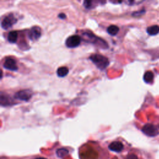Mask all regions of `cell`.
Listing matches in <instances>:
<instances>
[{
    "instance_id": "cell-1",
    "label": "cell",
    "mask_w": 159,
    "mask_h": 159,
    "mask_svg": "<svg viewBox=\"0 0 159 159\" xmlns=\"http://www.w3.org/2000/svg\"><path fill=\"white\" fill-rule=\"evenodd\" d=\"M89 59L101 70L106 69L109 64L108 58L101 54H93L89 57Z\"/></svg>"
},
{
    "instance_id": "cell-2",
    "label": "cell",
    "mask_w": 159,
    "mask_h": 159,
    "mask_svg": "<svg viewBox=\"0 0 159 159\" xmlns=\"http://www.w3.org/2000/svg\"><path fill=\"white\" fill-rule=\"evenodd\" d=\"M33 93L30 89H22L14 95L15 99L19 100L21 101H28L32 97Z\"/></svg>"
},
{
    "instance_id": "cell-3",
    "label": "cell",
    "mask_w": 159,
    "mask_h": 159,
    "mask_svg": "<svg viewBox=\"0 0 159 159\" xmlns=\"http://www.w3.org/2000/svg\"><path fill=\"white\" fill-rule=\"evenodd\" d=\"M142 131L149 137H155L158 134L157 127L152 124H147L143 126L142 129Z\"/></svg>"
},
{
    "instance_id": "cell-4",
    "label": "cell",
    "mask_w": 159,
    "mask_h": 159,
    "mask_svg": "<svg viewBox=\"0 0 159 159\" xmlns=\"http://www.w3.org/2000/svg\"><path fill=\"white\" fill-rule=\"evenodd\" d=\"M17 22V19L13 14H10L9 16L5 17L1 22V27L4 30H7L11 28L13 24Z\"/></svg>"
},
{
    "instance_id": "cell-5",
    "label": "cell",
    "mask_w": 159,
    "mask_h": 159,
    "mask_svg": "<svg viewBox=\"0 0 159 159\" xmlns=\"http://www.w3.org/2000/svg\"><path fill=\"white\" fill-rule=\"evenodd\" d=\"M81 38L79 35H73L68 38L65 42V44L67 47L75 48L78 47L80 44Z\"/></svg>"
},
{
    "instance_id": "cell-6",
    "label": "cell",
    "mask_w": 159,
    "mask_h": 159,
    "mask_svg": "<svg viewBox=\"0 0 159 159\" xmlns=\"http://www.w3.org/2000/svg\"><path fill=\"white\" fill-rule=\"evenodd\" d=\"M83 39H85L86 41H88V42H90V43L96 44L97 42H99L104 45H108L104 41H103L102 39H100V38H98V37L95 36L94 34H92L90 33H83Z\"/></svg>"
},
{
    "instance_id": "cell-7",
    "label": "cell",
    "mask_w": 159,
    "mask_h": 159,
    "mask_svg": "<svg viewBox=\"0 0 159 159\" xmlns=\"http://www.w3.org/2000/svg\"><path fill=\"white\" fill-rule=\"evenodd\" d=\"M3 67L5 69L10 71H17L18 67L15 60L11 58H7L5 60L3 64Z\"/></svg>"
},
{
    "instance_id": "cell-8",
    "label": "cell",
    "mask_w": 159,
    "mask_h": 159,
    "mask_svg": "<svg viewBox=\"0 0 159 159\" xmlns=\"http://www.w3.org/2000/svg\"><path fill=\"white\" fill-rule=\"evenodd\" d=\"M0 102L2 106H8L14 104L13 98L3 92L1 93V96H0Z\"/></svg>"
},
{
    "instance_id": "cell-9",
    "label": "cell",
    "mask_w": 159,
    "mask_h": 159,
    "mask_svg": "<svg viewBox=\"0 0 159 159\" xmlns=\"http://www.w3.org/2000/svg\"><path fill=\"white\" fill-rule=\"evenodd\" d=\"M41 35V31L39 27H33L30 30L29 33V37L31 41H36L40 38Z\"/></svg>"
},
{
    "instance_id": "cell-10",
    "label": "cell",
    "mask_w": 159,
    "mask_h": 159,
    "mask_svg": "<svg viewBox=\"0 0 159 159\" xmlns=\"http://www.w3.org/2000/svg\"><path fill=\"white\" fill-rule=\"evenodd\" d=\"M110 150L115 152H121L124 149V145L119 141H115L111 142L108 146Z\"/></svg>"
},
{
    "instance_id": "cell-11",
    "label": "cell",
    "mask_w": 159,
    "mask_h": 159,
    "mask_svg": "<svg viewBox=\"0 0 159 159\" xmlns=\"http://www.w3.org/2000/svg\"><path fill=\"white\" fill-rule=\"evenodd\" d=\"M106 3V0H84V6L87 9H92L98 4H104Z\"/></svg>"
},
{
    "instance_id": "cell-12",
    "label": "cell",
    "mask_w": 159,
    "mask_h": 159,
    "mask_svg": "<svg viewBox=\"0 0 159 159\" xmlns=\"http://www.w3.org/2000/svg\"><path fill=\"white\" fill-rule=\"evenodd\" d=\"M69 70L66 67H61L58 68L57 71V74L58 75V77L63 78L66 77L67 75L69 74Z\"/></svg>"
},
{
    "instance_id": "cell-13",
    "label": "cell",
    "mask_w": 159,
    "mask_h": 159,
    "mask_svg": "<svg viewBox=\"0 0 159 159\" xmlns=\"http://www.w3.org/2000/svg\"><path fill=\"white\" fill-rule=\"evenodd\" d=\"M154 75L152 72L147 71L143 75V80L147 83H152L154 81Z\"/></svg>"
},
{
    "instance_id": "cell-14",
    "label": "cell",
    "mask_w": 159,
    "mask_h": 159,
    "mask_svg": "<svg viewBox=\"0 0 159 159\" xmlns=\"http://www.w3.org/2000/svg\"><path fill=\"white\" fill-rule=\"evenodd\" d=\"M147 32L150 35H155L159 33V26L157 25L151 26L147 27Z\"/></svg>"
},
{
    "instance_id": "cell-15",
    "label": "cell",
    "mask_w": 159,
    "mask_h": 159,
    "mask_svg": "<svg viewBox=\"0 0 159 159\" xmlns=\"http://www.w3.org/2000/svg\"><path fill=\"white\" fill-rule=\"evenodd\" d=\"M18 34L16 31H11L7 36V40L11 43H15L18 40Z\"/></svg>"
},
{
    "instance_id": "cell-16",
    "label": "cell",
    "mask_w": 159,
    "mask_h": 159,
    "mask_svg": "<svg viewBox=\"0 0 159 159\" xmlns=\"http://www.w3.org/2000/svg\"><path fill=\"white\" fill-rule=\"evenodd\" d=\"M119 31V29L117 26L115 25H111L109 26L107 29V31L108 34H109L111 35H116Z\"/></svg>"
},
{
    "instance_id": "cell-17",
    "label": "cell",
    "mask_w": 159,
    "mask_h": 159,
    "mask_svg": "<svg viewBox=\"0 0 159 159\" xmlns=\"http://www.w3.org/2000/svg\"><path fill=\"white\" fill-rule=\"evenodd\" d=\"M69 150L64 148H61L58 149L56 151V154L57 155L60 157V158H64L65 156L69 155Z\"/></svg>"
},
{
    "instance_id": "cell-18",
    "label": "cell",
    "mask_w": 159,
    "mask_h": 159,
    "mask_svg": "<svg viewBox=\"0 0 159 159\" xmlns=\"http://www.w3.org/2000/svg\"><path fill=\"white\" fill-rule=\"evenodd\" d=\"M144 0H125V1L129 5H135L138 4L143 2Z\"/></svg>"
},
{
    "instance_id": "cell-19",
    "label": "cell",
    "mask_w": 159,
    "mask_h": 159,
    "mask_svg": "<svg viewBox=\"0 0 159 159\" xmlns=\"http://www.w3.org/2000/svg\"><path fill=\"white\" fill-rule=\"evenodd\" d=\"M145 13H146L145 10H140L139 11H136V12L133 13H132V16H135V17H139V16H142V15L144 14Z\"/></svg>"
},
{
    "instance_id": "cell-20",
    "label": "cell",
    "mask_w": 159,
    "mask_h": 159,
    "mask_svg": "<svg viewBox=\"0 0 159 159\" xmlns=\"http://www.w3.org/2000/svg\"><path fill=\"white\" fill-rule=\"evenodd\" d=\"M126 159H138V157L135 154H129L127 156Z\"/></svg>"
},
{
    "instance_id": "cell-21",
    "label": "cell",
    "mask_w": 159,
    "mask_h": 159,
    "mask_svg": "<svg viewBox=\"0 0 159 159\" xmlns=\"http://www.w3.org/2000/svg\"><path fill=\"white\" fill-rule=\"evenodd\" d=\"M58 17H59L60 18L62 19H64L65 18H66V16H65V14H64V13H61V14H60L58 15Z\"/></svg>"
},
{
    "instance_id": "cell-22",
    "label": "cell",
    "mask_w": 159,
    "mask_h": 159,
    "mask_svg": "<svg viewBox=\"0 0 159 159\" xmlns=\"http://www.w3.org/2000/svg\"><path fill=\"white\" fill-rule=\"evenodd\" d=\"M35 159H47L45 158H43V157H39V158H36Z\"/></svg>"
}]
</instances>
